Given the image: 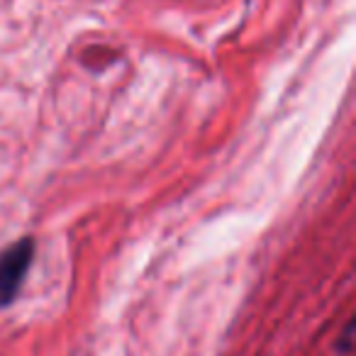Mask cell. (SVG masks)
Returning a JSON list of instances; mask_svg holds the SVG:
<instances>
[{"mask_svg": "<svg viewBox=\"0 0 356 356\" xmlns=\"http://www.w3.org/2000/svg\"><path fill=\"white\" fill-rule=\"evenodd\" d=\"M35 259V239L20 237L0 252V307H8L20 296L22 283Z\"/></svg>", "mask_w": 356, "mask_h": 356, "instance_id": "6da1fadb", "label": "cell"}]
</instances>
